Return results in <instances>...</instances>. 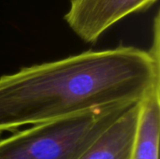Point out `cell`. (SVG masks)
Returning <instances> with one entry per match:
<instances>
[{
    "mask_svg": "<svg viewBox=\"0 0 160 159\" xmlns=\"http://www.w3.org/2000/svg\"><path fill=\"white\" fill-rule=\"evenodd\" d=\"M133 105L108 106L19 131L0 141V159H79Z\"/></svg>",
    "mask_w": 160,
    "mask_h": 159,
    "instance_id": "obj_2",
    "label": "cell"
},
{
    "mask_svg": "<svg viewBox=\"0 0 160 159\" xmlns=\"http://www.w3.org/2000/svg\"><path fill=\"white\" fill-rule=\"evenodd\" d=\"M140 103L118 117L79 159H131L139 126Z\"/></svg>",
    "mask_w": 160,
    "mask_h": 159,
    "instance_id": "obj_4",
    "label": "cell"
},
{
    "mask_svg": "<svg viewBox=\"0 0 160 159\" xmlns=\"http://www.w3.org/2000/svg\"><path fill=\"white\" fill-rule=\"evenodd\" d=\"M158 0H70L65 21L87 43H96L102 34L126 16L150 8Z\"/></svg>",
    "mask_w": 160,
    "mask_h": 159,
    "instance_id": "obj_3",
    "label": "cell"
},
{
    "mask_svg": "<svg viewBox=\"0 0 160 159\" xmlns=\"http://www.w3.org/2000/svg\"><path fill=\"white\" fill-rule=\"evenodd\" d=\"M160 132V83L140 103L137 137L131 159H158Z\"/></svg>",
    "mask_w": 160,
    "mask_h": 159,
    "instance_id": "obj_5",
    "label": "cell"
},
{
    "mask_svg": "<svg viewBox=\"0 0 160 159\" xmlns=\"http://www.w3.org/2000/svg\"><path fill=\"white\" fill-rule=\"evenodd\" d=\"M160 83L159 15L149 51L89 50L0 77V133L118 104L141 102Z\"/></svg>",
    "mask_w": 160,
    "mask_h": 159,
    "instance_id": "obj_1",
    "label": "cell"
}]
</instances>
